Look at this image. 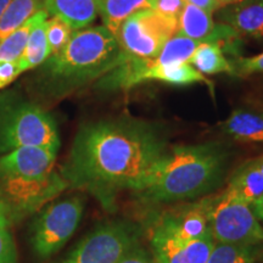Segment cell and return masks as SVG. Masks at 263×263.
<instances>
[{
	"mask_svg": "<svg viewBox=\"0 0 263 263\" xmlns=\"http://www.w3.org/2000/svg\"><path fill=\"white\" fill-rule=\"evenodd\" d=\"M166 151L150 123L130 117L98 121L81 127L60 173L68 188L90 194L112 212L118 194L140 192Z\"/></svg>",
	"mask_w": 263,
	"mask_h": 263,
	"instance_id": "cell-1",
	"label": "cell"
},
{
	"mask_svg": "<svg viewBox=\"0 0 263 263\" xmlns=\"http://www.w3.org/2000/svg\"><path fill=\"white\" fill-rule=\"evenodd\" d=\"M229 154L221 143L180 145L167 150L143 189L136 193L149 203H171L207 195L218 188Z\"/></svg>",
	"mask_w": 263,
	"mask_h": 263,
	"instance_id": "cell-2",
	"label": "cell"
},
{
	"mask_svg": "<svg viewBox=\"0 0 263 263\" xmlns=\"http://www.w3.org/2000/svg\"><path fill=\"white\" fill-rule=\"evenodd\" d=\"M123 62L117 37L105 26L77 29L67 44L41 66L43 90L50 97H64Z\"/></svg>",
	"mask_w": 263,
	"mask_h": 263,
	"instance_id": "cell-3",
	"label": "cell"
},
{
	"mask_svg": "<svg viewBox=\"0 0 263 263\" xmlns=\"http://www.w3.org/2000/svg\"><path fill=\"white\" fill-rule=\"evenodd\" d=\"M21 146L60 149L57 122L39 105L10 93L0 94V154Z\"/></svg>",
	"mask_w": 263,
	"mask_h": 263,
	"instance_id": "cell-4",
	"label": "cell"
},
{
	"mask_svg": "<svg viewBox=\"0 0 263 263\" xmlns=\"http://www.w3.org/2000/svg\"><path fill=\"white\" fill-rule=\"evenodd\" d=\"M67 188L60 171L45 176L0 174V216L8 224L21 221Z\"/></svg>",
	"mask_w": 263,
	"mask_h": 263,
	"instance_id": "cell-5",
	"label": "cell"
},
{
	"mask_svg": "<svg viewBox=\"0 0 263 263\" xmlns=\"http://www.w3.org/2000/svg\"><path fill=\"white\" fill-rule=\"evenodd\" d=\"M209 222L215 242L233 245L263 244V226L251 203L228 190L210 197Z\"/></svg>",
	"mask_w": 263,
	"mask_h": 263,
	"instance_id": "cell-6",
	"label": "cell"
},
{
	"mask_svg": "<svg viewBox=\"0 0 263 263\" xmlns=\"http://www.w3.org/2000/svg\"><path fill=\"white\" fill-rule=\"evenodd\" d=\"M162 82L171 85H190L196 83H212L202 73L195 70L189 62L164 66L150 59H129L107 72L98 82V88L103 90H129L145 82Z\"/></svg>",
	"mask_w": 263,
	"mask_h": 263,
	"instance_id": "cell-7",
	"label": "cell"
},
{
	"mask_svg": "<svg viewBox=\"0 0 263 263\" xmlns=\"http://www.w3.org/2000/svg\"><path fill=\"white\" fill-rule=\"evenodd\" d=\"M141 228L128 219H115L98 226L81 240L62 263H118L140 242Z\"/></svg>",
	"mask_w": 263,
	"mask_h": 263,
	"instance_id": "cell-8",
	"label": "cell"
},
{
	"mask_svg": "<svg viewBox=\"0 0 263 263\" xmlns=\"http://www.w3.org/2000/svg\"><path fill=\"white\" fill-rule=\"evenodd\" d=\"M83 210L84 201L81 196L48 203L32 226L31 242L35 254L47 258L58 252L74 234Z\"/></svg>",
	"mask_w": 263,
	"mask_h": 263,
	"instance_id": "cell-9",
	"label": "cell"
},
{
	"mask_svg": "<svg viewBox=\"0 0 263 263\" xmlns=\"http://www.w3.org/2000/svg\"><path fill=\"white\" fill-rule=\"evenodd\" d=\"M178 24L166 18L155 9L130 15L121 25L117 41L124 61L157 57L170 38L177 34Z\"/></svg>",
	"mask_w": 263,
	"mask_h": 263,
	"instance_id": "cell-10",
	"label": "cell"
},
{
	"mask_svg": "<svg viewBox=\"0 0 263 263\" xmlns=\"http://www.w3.org/2000/svg\"><path fill=\"white\" fill-rule=\"evenodd\" d=\"M210 197L197 202L174 207L166 211L154 229L183 240L203 239L212 236L209 222Z\"/></svg>",
	"mask_w": 263,
	"mask_h": 263,
	"instance_id": "cell-11",
	"label": "cell"
},
{
	"mask_svg": "<svg viewBox=\"0 0 263 263\" xmlns=\"http://www.w3.org/2000/svg\"><path fill=\"white\" fill-rule=\"evenodd\" d=\"M150 245L157 263H207L215 240L212 236L183 240L153 229Z\"/></svg>",
	"mask_w": 263,
	"mask_h": 263,
	"instance_id": "cell-12",
	"label": "cell"
},
{
	"mask_svg": "<svg viewBox=\"0 0 263 263\" xmlns=\"http://www.w3.org/2000/svg\"><path fill=\"white\" fill-rule=\"evenodd\" d=\"M58 151L42 146H21L0 156V174L45 176L55 170Z\"/></svg>",
	"mask_w": 263,
	"mask_h": 263,
	"instance_id": "cell-13",
	"label": "cell"
},
{
	"mask_svg": "<svg viewBox=\"0 0 263 263\" xmlns=\"http://www.w3.org/2000/svg\"><path fill=\"white\" fill-rule=\"evenodd\" d=\"M221 9V24L229 26L240 38L263 37V0H242Z\"/></svg>",
	"mask_w": 263,
	"mask_h": 263,
	"instance_id": "cell-14",
	"label": "cell"
},
{
	"mask_svg": "<svg viewBox=\"0 0 263 263\" xmlns=\"http://www.w3.org/2000/svg\"><path fill=\"white\" fill-rule=\"evenodd\" d=\"M227 190L252 203L263 195V155L240 164L230 177Z\"/></svg>",
	"mask_w": 263,
	"mask_h": 263,
	"instance_id": "cell-15",
	"label": "cell"
},
{
	"mask_svg": "<svg viewBox=\"0 0 263 263\" xmlns=\"http://www.w3.org/2000/svg\"><path fill=\"white\" fill-rule=\"evenodd\" d=\"M49 16L67 22L74 31L88 27L99 14V0H47Z\"/></svg>",
	"mask_w": 263,
	"mask_h": 263,
	"instance_id": "cell-16",
	"label": "cell"
},
{
	"mask_svg": "<svg viewBox=\"0 0 263 263\" xmlns=\"http://www.w3.org/2000/svg\"><path fill=\"white\" fill-rule=\"evenodd\" d=\"M221 129L234 140L263 144V112L236 108L221 123Z\"/></svg>",
	"mask_w": 263,
	"mask_h": 263,
	"instance_id": "cell-17",
	"label": "cell"
},
{
	"mask_svg": "<svg viewBox=\"0 0 263 263\" xmlns=\"http://www.w3.org/2000/svg\"><path fill=\"white\" fill-rule=\"evenodd\" d=\"M156 0H99V14L104 26L117 35L121 25L130 15L146 9L155 8Z\"/></svg>",
	"mask_w": 263,
	"mask_h": 263,
	"instance_id": "cell-18",
	"label": "cell"
},
{
	"mask_svg": "<svg viewBox=\"0 0 263 263\" xmlns=\"http://www.w3.org/2000/svg\"><path fill=\"white\" fill-rule=\"evenodd\" d=\"M226 45L221 42H205L197 47L189 64L203 76L228 73L232 76V65L227 59Z\"/></svg>",
	"mask_w": 263,
	"mask_h": 263,
	"instance_id": "cell-19",
	"label": "cell"
},
{
	"mask_svg": "<svg viewBox=\"0 0 263 263\" xmlns=\"http://www.w3.org/2000/svg\"><path fill=\"white\" fill-rule=\"evenodd\" d=\"M45 5L47 0H11L0 17V43L37 12L45 10Z\"/></svg>",
	"mask_w": 263,
	"mask_h": 263,
	"instance_id": "cell-20",
	"label": "cell"
},
{
	"mask_svg": "<svg viewBox=\"0 0 263 263\" xmlns=\"http://www.w3.org/2000/svg\"><path fill=\"white\" fill-rule=\"evenodd\" d=\"M49 18L47 10H42L22 25L21 27L9 34L4 41L0 43V60L3 61H18L24 54L26 44L29 35L38 24Z\"/></svg>",
	"mask_w": 263,
	"mask_h": 263,
	"instance_id": "cell-21",
	"label": "cell"
},
{
	"mask_svg": "<svg viewBox=\"0 0 263 263\" xmlns=\"http://www.w3.org/2000/svg\"><path fill=\"white\" fill-rule=\"evenodd\" d=\"M45 22H47V20L35 26L33 28L31 35H29L24 54L18 60L22 73L33 70L35 67H39L50 57L47 34H45Z\"/></svg>",
	"mask_w": 263,
	"mask_h": 263,
	"instance_id": "cell-22",
	"label": "cell"
},
{
	"mask_svg": "<svg viewBox=\"0 0 263 263\" xmlns=\"http://www.w3.org/2000/svg\"><path fill=\"white\" fill-rule=\"evenodd\" d=\"M201 43L202 42L194 41L183 35L174 34L166 42L155 59L159 64L164 66L190 62L193 54Z\"/></svg>",
	"mask_w": 263,
	"mask_h": 263,
	"instance_id": "cell-23",
	"label": "cell"
},
{
	"mask_svg": "<svg viewBox=\"0 0 263 263\" xmlns=\"http://www.w3.org/2000/svg\"><path fill=\"white\" fill-rule=\"evenodd\" d=\"M257 245H233L215 242L207 263H258Z\"/></svg>",
	"mask_w": 263,
	"mask_h": 263,
	"instance_id": "cell-24",
	"label": "cell"
},
{
	"mask_svg": "<svg viewBox=\"0 0 263 263\" xmlns=\"http://www.w3.org/2000/svg\"><path fill=\"white\" fill-rule=\"evenodd\" d=\"M74 29L67 22L57 16H50L45 22V34L49 47V52L51 55L57 54L70 41Z\"/></svg>",
	"mask_w": 263,
	"mask_h": 263,
	"instance_id": "cell-25",
	"label": "cell"
},
{
	"mask_svg": "<svg viewBox=\"0 0 263 263\" xmlns=\"http://www.w3.org/2000/svg\"><path fill=\"white\" fill-rule=\"evenodd\" d=\"M229 61L232 65V76L234 77H249L263 73V52L251 58L233 57Z\"/></svg>",
	"mask_w": 263,
	"mask_h": 263,
	"instance_id": "cell-26",
	"label": "cell"
},
{
	"mask_svg": "<svg viewBox=\"0 0 263 263\" xmlns=\"http://www.w3.org/2000/svg\"><path fill=\"white\" fill-rule=\"evenodd\" d=\"M8 226L0 216V263H16V250Z\"/></svg>",
	"mask_w": 263,
	"mask_h": 263,
	"instance_id": "cell-27",
	"label": "cell"
},
{
	"mask_svg": "<svg viewBox=\"0 0 263 263\" xmlns=\"http://www.w3.org/2000/svg\"><path fill=\"white\" fill-rule=\"evenodd\" d=\"M185 4L184 0H156L154 9L166 18L178 24V18Z\"/></svg>",
	"mask_w": 263,
	"mask_h": 263,
	"instance_id": "cell-28",
	"label": "cell"
},
{
	"mask_svg": "<svg viewBox=\"0 0 263 263\" xmlns=\"http://www.w3.org/2000/svg\"><path fill=\"white\" fill-rule=\"evenodd\" d=\"M118 263H157L153 252H149L140 242H138L124 254Z\"/></svg>",
	"mask_w": 263,
	"mask_h": 263,
	"instance_id": "cell-29",
	"label": "cell"
},
{
	"mask_svg": "<svg viewBox=\"0 0 263 263\" xmlns=\"http://www.w3.org/2000/svg\"><path fill=\"white\" fill-rule=\"evenodd\" d=\"M20 74H22L18 61L0 60V89L12 83Z\"/></svg>",
	"mask_w": 263,
	"mask_h": 263,
	"instance_id": "cell-30",
	"label": "cell"
},
{
	"mask_svg": "<svg viewBox=\"0 0 263 263\" xmlns=\"http://www.w3.org/2000/svg\"><path fill=\"white\" fill-rule=\"evenodd\" d=\"M186 4H193L195 6H199L205 10V11L210 12V14H213L216 10H219L218 4L216 3V0H184Z\"/></svg>",
	"mask_w": 263,
	"mask_h": 263,
	"instance_id": "cell-31",
	"label": "cell"
},
{
	"mask_svg": "<svg viewBox=\"0 0 263 263\" xmlns=\"http://www.w3.org/2000/svg\"><path fill=\"white\" fill-rule=\"evenodd\" d=\"M251 207L252 210H254L255 215L257 216V218L261 222H263V195L259 197V199L256 200L255 202H252Z\"/></svg>",
	"mask_w": 263,
	"mask_h": 263,
	"instance_id": "cell-32",
	"label": "cell"
},
{
	"mask_svg": "<svg viewBox=\"0 0 263 263\" xmlns=\"http://www.w3.org/2000/svg\"><path fill=\"white\" fill-rule=\"evenodd\" d=\"M240 2H242V0H216V3L219 6V9L224 8V6L234 5L236 3H240Z\"/></svg>",
	"mask_w": 263,
	"mask_h": 263,
	"instance_id": "cell-33",
	"label": "cell"
},
{
	"mask_svg": "<svg viewBox=\"0 0 263 263\" xmlns=\"http://www.w3.org/2000/svg\"><path fill=\"white\" fill-rule=\"evenodd\" d=\"M10 2H11V0H0V17H2L3 14H4L5 9L8 8Z\"/></svg>",
	"mask_w": 263,
	"mask_h": 263,
	"instance_id": "cell-34",
	"label": "cell"
}]
</instances>
